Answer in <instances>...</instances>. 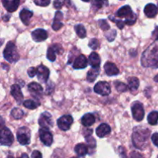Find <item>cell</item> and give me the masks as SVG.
Wrapping results in <instances>:
<instances>
[{"label": "cell", "instance_id": "26", "mask_svg": "<svg viewBox=\"0 0 158 158\" xmlns=\"http://www.w3.org/2000/svg\"><path fill=\"white\" fill-rule=\"evenodd\" d=\"M99 73H100V67H92V69L88 71L86 80L89 83H93L98 77Z\"/></svg>", "mask_w": 158, "mask_h": 158}, {"label": "cell", "instance_id": "25", "mask_svg": "<svg viewBox=\"0 0 158 158\" xmlns=\"http://www.w3.org/2000/svg\"><path fill=\"white\" fill-rule=\"evenodd\" d=\"M88 146L84 143H79L74 148L76 154L78 157H84L88 153Z\"/></svg>", "mask_w": 158, "mask_h": 158}, {"label": "cell", "instance_id": "20", "mask_svg": "<svg viewBox=\"0 0 158 158\" xmlns=\"http://www.w3.org/2000/svg\"><path fill=\"white\" fill-rule=\"evenodd\" d=\"M60 49H61V46L60 45H54V46L49 47L47 50V54H46L48 60L51 62L55 61L56 57V53L61 52Z\"/></svg>", "mask_w": 158, "mask_h": 158}, {"label": "cell", "instance_id": "19", "mask_svg": "<svg viewBox=\"0 0 158 158\" xmlns=\"http://www.w3.org/2000/svg\"><path fill=\"white\" fill-rule=\"evenodd\" d=\"M111 132V128L106 123H101L98 127L96 130V133H97V135L99 137L102 138V137H104L105 136H107Z\"/></svg>", "mask_w": 158, "mask_h": 158}, {"label": "cell", "instance_id": "46", "mask_svg": "<svg viewBox=\"0 0 158 158\" xmlns=\"http://www.w3.org/2000/svg\"><path fill=\"white\" fill-rule=\"evenodd\" d=\"M154 81L157 82V83H158V74H157V75H156L155 77H154Z\"/></svg>", "mask_w": 158, "mask_h": 158}, {"label": "cell", "instance_id": "39", "mask_svg": "<svg viewBox=\"0 0 158 158\" xmlns=\"http://www.w3.org/2000/svg\"><path fill=\"white\" fill-rule=\"evenodd\" d=\"M89 46L93 49H97L99 47V42L97 39H93L89 41Z\"/></svg>", "mask_w": 158, "mask_h": 158}, {"label": "cell", "instance_id": "35", "mask_svg": "<svg viewBox=\"0 0 158 158\" xmlns=\"http://www.w3.org/2000/svg\"><path fill=\"white\" fill-rule=\"evenodd\" d=\"M106 0H93L92 6L95 9H99L105 4Z\"/></svg>", "mask_w": 158, "mask_h": 158}, {"label": "cell", "instance_id": "1", "mask_svg": "<svg viewBox=\"0 0 158 158\" xmlns=\"http://www.w3.org/2000/svg\"><path fill=\"white\" fill-rule=\"evenodd\" d=\"M141 64L144 67L158 68V42L153 43L143 52Z\"/></svg>", "mask_w": 158, "mask_h": 158}, {"label": "cell", "instance_id": "30", "mask_svg": "<svg viewBox=\"0 0 158 158\" xmlns=\"http://www.w3.org/2000/svg\"><path fill=\"white\" fill-rule=\"evenodd\" d=\"M40 105V103H39V102L34 101V100H25V101L23 102V106H24L26 108H28V109L29 110L35 109V108L38 107Z\"/></svg>", "mask_w": 158, "mask_h": 158}, {"label": "cell", "instance_id": "40", "mask_svg": "<svg viewBox=\"0 0 158 158\" xmlns=\"http://www.w3.org/2000/svg\"><path fill=\"white\" fill-rule=\"evenodd\" d=\"M110 19H111V20H113V21L115 22L116 24H117V27H118L120 29H123V28L124 27L125 24H126V23H125V22L121 21V20H117V19H115L111 18V17H110Z\"/></svg>", "mask_w": 158, "mask_h": 158}, {"label": "cell", "instance_id": "7", "mask_svg": "<svg viewBox=\"0 0 158 158\" xmlns=\"http://www.w3.org/2000/svg\"><path fill=\"white\" fill-rule=\"evenodd\" d=\"M133 117L137 121H141L144 117V109L142 103L140 102H134L131 106Z\"/></svg>", "mask_w": 158, "mask_h": 158}, {"label": "cell", "instance_id": "4", "mask_svg": "<svg viewBox=\"0 0 158 158\" xmlns=\"http://www.w3.org/2000/svg\"><path fill=\"white\" fill-rule=\"evenodd\" d=\"M4 58L9 63H15L18 61L19 59V55L17 52V49L15 45L12 42H9L3 51Z\"/></svg>", "mask_w": 158, "mask_h": 158}, {"label": "cell", "instance_id": "6", "mask_svg": "<svg viewBox=\"0 0 158 158\" xmlns=\"http://www.w3.org/2000/svg\"><path fill=\"white\" fill-rule=\"evenodd\" d=\"M14 137L10 130L7 127H2L0 134V143L2 146H11L13 143Z\"/></svg>", "mask_w": 158, "mask_h": 158}, {"label": "cell", "instance_id": "10", "mask_svg": "<svg viewBox=\"0 0 158 158\" xmlns=\"http://www.w3.org/2000/svg\"><path fill=\"white\" fill-rule=\"evenodd\" d=\"M73 119L70 115H64L58 119L57 120V125L60 130L63 131H68L72 125Z\"/></svg>", "mask_w": 158, "mask_h": 158}, {"label": "cell", "instance_id": "11", "mask_svg": "<svg viewBox=\"0 0 158 158\" xmlns=\"http://www.w3.org/2000/svg\"><path fill=\"white\" fill-rule=\"evenodd\" d=\"M39 124L42 127L48 128V129L51 127L52 126V120L51 114L48 112L43 113L39 118Z\"/></svg>", "mask_w": 158, "mask_h": 158}, {"label": "cell", "instance_id": "15", "mask_svg": "<svg viewBox=\"0 0 158 158\" xmlns=\"http://www.w3.org/2000/svg\"><path fill=\"white\" fill-rule=\"evenodd\" d=\"M3 6L8 12H15L19 6L20 0H2Z\"/></svg>", "mask_w": 158, "mask_h": 158}, {"label": "cell", "instance_id": "27", "mask_svg": "<svg viewBox=\"0 0 158 158\" xmlns=\"http://www.w3.org/2000/svg\"><path fill=\"white\" fill-rule=\"evenodd\" d=\"M89 63L92 67H100V58L98 54L93 52L89 56Z\"/></svg>", "mask_w": 158, "mask_h": 158}, {"label": "cell", "instance_id": "29", "mask_svg": "<svg viewBox=\"0 0 158 158\" xmlns=\"http://www.w3.org/2000/svg\"><path fill=\"white\" fill-rule=\"evenodd\" d=\"M148 121L149 124L156 125L158 122V112L157 111H152L150 113L148 117Z\"/></svg>", "mask_w": 158, "mask_h": 158}, {"label": "cell", "instance_id": "38", "mask_svg": "<svg viewBox=\"0 0 158 158\" xmlns=\"http://www.w3.org/2000/svg\"><path fill=\"white\" fill-rule=\"evenodd\" d=\"M116 35H117V32H116V31L111 30V31H110L108 33L106 34V37L110 42H112V41H114V39H115Z\"/></svg>", "mask_w": 158, "mask_h": 158}, {"label": "cell", "instance_id": "36", "mask_svg": "<svg viewBox=\"0 0 158 158\" xmlns=\"http://www.w3.org/2000/svg\"><path fill=\"white\" fill-rule=\"evenodd\" d=\"M34 2L39 6H47L50 3V0H34Z\"/></svg>", "mask_w": 158, "mask_h": 158}, {"label": "cell", "instance_id": "34", "mask_svg": "<svg viewBox=\"0 0 158 158\" xmlns=\"http://www.w3.org/2000/svg\"><path fill=\"white\" fill-rule=\"evenodd\" d=\"M115 88L119 92H126L127 90V86L121 82H115Z\"/></svg>", "mask_w": 158, "mask_h": 158}, {"label": "cell", "instance_id": "14", "mask_svg": "<svg viewBox=\"0 0 158 158\" xmlns=\"http://www.w3.org/2000/svg\"><path fill=\"white\" fill-rule=\"evenodd\" d=\"M28 89H29L31 94L34 97H35V98H37L39 97H41L42 94L43 92V89L41 85L37 83H35V82H32V83H29L28 85Z\"/></svg>", "mask_w": 158, "mask_h": 158}, {"label": "cell", "instance_id": "28", "mask_svg": "<svg viewBox=\"0 0 158 158\" xmlns=\"http://www.w3.org/2000/svg\"><path fill=\"white\" fill-rule=\"evenodd\" d=\"M139 86H140V81L137 77H131L128 79V87L131 91L134 92L137 90Z\"/></svg>", "mask_w": 158, "mask_h": 158}, {"label": "cell", "instance_id": "22", "mask_svg": "<svg viewBox=\"0 0 158 158\" xmlns=\"http://www.w3.org/2000/svg\"><path fill=\"white\" fill-rule=\"evenodd\" d=\"M63 19V13L60 11H57L55 14V18H54L53 23H52V29L55 31L59 30L61 27H63V24L61 23V20Z\"/></svg>", "mask_w": 158, "mask_h": 158}, {"label": "cell", "instance_id": "42", "mask_svg": "<svg viewBox=\"0 0 158 158\" xmlns=\"http://www.w3.org/2000/svg\"><path fill=\"white\" fill-rule=\"evenodd\" d=\"M151 140H152L154 144L158 148V133H155V134H153Z\"/></svg>", "mask_w": 158, "mask_h": 158}, {"label": "cell", "instance_id": "9", "mask_svg": "<svg viewBox=\"0 0 158 158\" xmlns=\"http://www.w3.org/2000/svg\"><path fill=\"white\" fill-rule=\"evenodd\" d=\"M94 91L101 96H108L111 92L110 86L106 81H100L94 86Z\"/></svg>", "mask_w": 158, "mask_h": 158}, {"label": "cell", "instance_id": "2", "mask_svg": "<svg viewBox=\"0 0 158 158\" xmlns=\"http://www.w3.org/2000/svg\"><path fill=\"white\" fill-rule=\"evenodd\" d=\"M150 137V131L140 127L135 128L133 134L132 139L134 147L138 149H144L148 144V140Z\"/></svg>", "mask_w": 158, "mask_h": 158}, {"label": "cell", "instance_id": "37", "mask_svg": "<svg viewBox=\"0 0 158 158\" xmlns=\"http://www.w3.org/2000/svg\"><path fill=\"white\" fill-rule=\"evenodd\" d=\"M98 23H99V26H100V28H101L103 30H108V29H110V26L109 24L106 23V20L100 19L99 20Z\"/></svg>", "mask_w": 158, "mask_h": 158}, {"label": "cell", "instance_id": "12", "mask_svg": "<svg viewBox=\"0 0 158 158\" xmlns=\"http://www.w3.org/2000/svg\"><path fill=\"white\" fill-rule=\"evenodd\" d=\"M49 69L46 66L43 65H40L37 67V77L39 80L41 81L42 83H46L48 80L49 77Z\"/></svg>", "mask_w": 158, "mask_h": 158}, {"label": "cell", "instance_id": "21", "mask_svg": "<svg viewBox=\"0 0 158 158\" xmlns=\"http://www.w3.org/2000/svg\"><path fill=\"white\" fill-rule=\"evenodd\" d=\"M157 7L153 3H149L144 8V13L148 18H154L157 14Z\"/></svg>", "mask_w": 158, "mask_h": 158}, {"label": "cell", "instance_id": "45", "mask_svg": "<svg viewBox=\"0 0 158 158\" xmlns=\"http://www.w3.org/2000/svg\"><path fill=\"white\" fill-rule=\"evenodd\" d=\"M152 35H153V38L154 39V40L157 41L158 40V27H157L155 29H154V32H152Z\"/></svg>", "mask_w": 158, "mask_h": 158}, {"label": "cell", "instance_id": "23", "mask_svg": "<svg viewBox=\"0 0 158 158\" xmlns=\"http://www.w3.org/2000/svg\"><path fill=\"white\" fill-rule=\"evenodd\" d=\"M81 123L84 127H90L95 123V117L93 114H86L81 118Z\"/></svg>", "mask_w": 158, "mask_h": 158}, {"label": "cell", "instance_id": "8", "mask_svg": "<svg viewBox=\"0 0 158 158\" xmlns=\"http://www.w3.org/2000/svg\"><path fill=\"white\" fill-rule=\"evenodd\" d=\"M39 133H40V138L41 140L42 143L47 147L51 146L52 141H53V138H52V134L48 130V128H40Z\"/></svg>", "mask_w": 158, "mask_h": 158}, {"label": "cell", "instance_id": "43", "mask_svg": "<svg viewBox=\"0 0 158 158\" xmlns=\"http://www.w3.org/2000/svg\"><path fill=\"white\" fill-rule=\"evenodd\" d=\"M63 6V2L60 0H55L54 1V7L57 9H60Z\"/></svg>", "mask_w": 158, "mask_h": 158}, {"label": "cell", "instance_id": "16", "mask_svg": "<svg viewBox=\"0 0 158 158\" xmlns=\"http://www.w3.org/2000/svg\"><path fill=\"white\" fill-rule=\"evenodd\" d=\"M11 94L18 103H21L23 100V95L21 88L18 84H14L11 86Z\"/></svg>", "mask_w": 158, "mask_h": 158}, {"label": "cell", "instance_id": "5", "mask_svg": "<svg viewBox=\"0 0 158 158\" xmlns=\"http://www.w3.org/2000/svg\"><path fill=\"white\" fill-rule=\"evenodd\" d=\"M31 132L26 127H22L17 131V140L22 145H28L30 143Z\"/></svg>", "mask_w": 158, "mask_h": 158}, {"label": "cell", "instance_id": "31", "mask_svg": "<svg viewBox=\"0 0 158 158\" xmlns=\"http://www.w3.org/2000/svg\"><path fill=\"white\" fill-rule=\"evenodd\" d=\"M74 28H75L76 32H77V34L78 35V36L80 37V38L83 39L86 37V29H85V27L83 26V25L82 24L77 25Z\"/></svg>", "mask_w": 158, "mask_h": 158}, {"label": "cell", "instance_id": "32", "mask_svg": "<svg viewBox=\"0 0 158 158\" xmlns=\"http://www.w3.org/2000/svg\"><path fill=\"white\" fill-rule=\"evenodd\" d=\"M11 115L15 120H19L23 117L24 112L19 108H14V109H12V112H11Z\"/></svg>", "mask_w": 158, "mask_h": 158}, {"label": "cell", "instance_id": "18", "mask_svg": "<svg viewBox=\"0 0 158 158\" xmlns=\"http://www.w3.org/2000/svg\"><path fill=\"white\" fill-rule=\"evenodd\" d=\"M104 70L106 72V75L112 77V76H116L119 74V69L114 63L107 62L104 65Z\"/></svg>", "mask_w": 158, "mask_h": 158}, {"label": "cell", "instance_id": "41", "mask_svg": "<svg viewBox=\"0 0 158 158\" xmlns=\"http://www.w3.org/2000/svg\"><path fill=\"white\" fill-rule=\"evenodd\" d=\"M27 73L29 77H31V78H32V77H34L37 74V69L34 67H30L29 69H28Z\"/></svg>", "mask_w": 158, "mask_h": 158}, {"label": "cell", "instance_id": "17", "mask_svg": "<svg viewBox=\"0 0 158 158\" xmlns=\"http://www.w3.org/2000/svg\"><path fill=\"white\" fill-rule=\"evenodd\" d=\"M88 61L84 55H80L75 59L73 63V68L75 69H84L87 66Z\"/></svg>", "mask_w": 158, "mask_h": 158}, {"label": "cell", "instance_id": "48", "mask_svg": "<svg viewBox=\"0 0 158 158\" xmlns=\"http://www.w3.org/2000/svg\"><path fill=\"white\" fill-rule=\"evenodd\" d=\"M82 1H83V2H89V0H82Z\"/></svg>", "mask_w": 158, "mask_h": 158}, {"label": "cell", "instance_id": "3", "mask_svg": "<svg viewBox=\"0 0 158 158\" xmlns=\"http://www.w3.org/2000/svg\"><path fill=\"white\" fill-rule=\"evenodd\" d=\"M117 15L120 18L125 19V23L127 25H134L137 21V15L133 12L130 6H124L120 8L117 12Z\"/></svg>", "mask_w": 158, "mask_h": 158}, {"label": "cell", "instance_id": "13", "mask_svg": "<svg viewBox=\"0 0 158 158\" xmlns=\"http://www.w3.org/2000/svg\"><path fill=\"white\" fill-rule=\"evenodd\" d=\"M31 35H32V40L35 42H37V43L44 41L48 38L47 32L43 29H37L35 30L32 31Z\"/></svg>", "mask_w": 158, "mask_h": 158}, {"label": "cell", "instance_id": "44", "mask_svg": "<svg viewBox=\"0 0 158 158\" xmlns=\"http://www.w3.org/2000/svg\"><path fill=\"white\" fill-rule=\"evenodd\" d=\"M31 157H42V154H41V153L40 152V151H34L33 152H32Z\"/></svg>", "mask_w": 158, "mask_h": 158}, {"label": "cell", "instance_id": "24", "mask_svg": "<svg viewBox=\"0 0 158 158\" xmlns=\"http://www.w3.org/2000/svg\"><path fill=\"white\" fill-rule=\"evenodd\" d=\"M32 15H33L32 12L25 9H23L19 13L20 19H21L22 22H23L25 25H26V26L29 25V21H30V19L32 18Z\"/></svg>", "mask_w": 158, "mask_h": 158}, {"label": "cell", "instance_id": "47", "mask_svg": "<svg viewBox=\"0 0 158 158\" xmlns=\"http://www.w3.org/2000/svg\"><path fill=\"white\" fill-rule=\"evenodd\" d=\"M28 157V155L27 154H23V155H22V157Z\"/></svg>", "mask_w": 158, "mask_h": 158}, {"label": "cell", "instance_id": "33", "mask_svg": "<svg viewBox=\"0 0 158 158\" xmlns=\"http://www.w3.org/2000/svg\"><path fill=\"white\" fill-rule=\"evenodd\" d=\"M85 137H86V143H87L88 148L90 150H93V148L95 149L96 146H97V143H96L95 139H94V137H91L90 134H89V135H86Z\"/></svg>", "mask_w": 158, "mask_h": 158}]
</instances>
